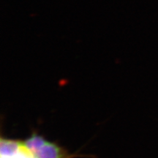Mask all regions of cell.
<instances>
[{
    "label": "cell",
    "mask_w": 158,
    "mask_h": 158,
    "mask_svg": "<svg viewBox=\"0 0 158 158\" xmlns=\"http://www.w3.org/2000/svg\"><path fill=\"white\" fill-rule=\"evenodd\" d=\"M31 153L35 158H63L64 155L60 148L48 141H45L39 149Z\"/></svg>",
    "instance_id": "cell-1"
},
{
    "label": "cell",
    "mask_w": 158,
    "mask_h": 158,
    "mask_svg": "<svg viewBox=\"0 0 158 158\" xmlns=\"http://www.w3.org/2000/svg\"><path fill=\"white\" fill-rule=\"evenodd\" d=\"M46 140H45L41 135L33 134L30 138L26 140L23 143L24 147L29 149L31 152H35L37 149H39L44 144Z\"/></svg>",
    "instance_id": "cell-2"
}]
</instances>
